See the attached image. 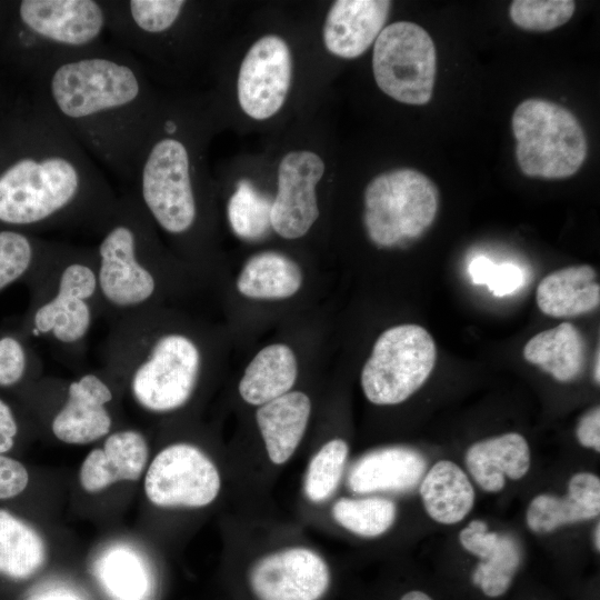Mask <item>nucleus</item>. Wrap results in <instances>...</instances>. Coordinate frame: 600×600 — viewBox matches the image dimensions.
<instances>
[{"instance_id": "f257e3e1", "label": "nucleus", "mask_w": 600, "mask_h": 600, "mask_svg": "<svg viewBox=\"0 0 600 600\" xmlns=\"http://www.w3.org/2000/svg\"><path fill=\"white\" fill-rule=\"evenodd\" d=\"M39 103L100 164L130 183L157 113L140 61L106 43L38 73Z\"/></svg>"}, {"instance_id": "f03ea898", "label": "nucleus", "mask_w": 600, "mask_h": 600, "mask_svg": "<svg viewBox=\"0 0 600 600\" xmlns=\"http://www.w3.org/2000/svg\"><path fill=\"white\" fill-rule=\"evenodd\" d=\"M29 150L0 171L4 228L99 227L118 198L87 151L38 102Z\"/></svg>"}, {"instance_id": "7ed1b4c3", "label": "nucleus", "mask_w": 600, "mask_h": 600, "mask_svg": "<svg viewBox=\"0 0 600 600\" xmlns=\"http://www.w3.org/2000/svg\"><path fill=\"white\" fill-rule=\"evenodd\" d=\"M131 193L142 211L166 233L182 236L198 218L193 163L188 144L178 137L173 117L157 111L134 160Z\"/></svg>"}, {"instance_id": "20e7f679", "label": "nucleus", "mask_w": 600, "mask_h": 600, "mask_svg": "<svg viewBox=\"0 0 600 600\" xmlns=\"http://www.w3.org/2000/svg\"><path fill=\"white\" fill-rule=\"evenodd\" d=\"M112 363L128 367L129 390L139 407L166 413L183 407L191 398L202 356L187 334L162 333L143 343L126 329L117 340Z\"/></svg>"}, {"instance_id": "39448f33", "label": "nucleus", "mask_w": 600, "mask_h": 600, "mask_svg": "<svg viewBox=\"0 0 600 600\" xmlns=\"http://www.w3.org/2000/svg\"><path fill=\"white\" fill-rule=\"evenodd\" d=\"M150 221L129 193L118 198L99 227L96 251L98 293L110 308L132 314L153 299L158 281L144 260Z\"/></svg>"}, {"instance_id": "423d86ee", "label": "nucleus", "mask_w": 600, "mask_h": 600, "mask_svg": "<svg viewBox=\"0 0 600 600\" xmlns=\"http://www.w3.org/2000/svg\"><path fill=\"white\" fill-rule=\"evenodd\" d=\"M516 159L523 174L563 179L583 164L588 143L574 114L544 99L522 101L512 114Z\"/></svg>"}, {"instance_id": "0eeeda50", "label": "nucleus", "mask_w": 600, "mask_h": 600, "mask_svg": "<svg viewBox=\"0 0 600 600\" xmlns=\"http://www.w3.org/2000/svg\"><path fill=\"white\" fill-rule=\"evenodd\" d=\"M438 204L436 184L420 171L400 168L378 174L364 190L367 233L381 248L416 239L434 221Z\"/></svg>"}, {"instance_id": "6e6552de", "label": "nucleus", "mask_w": 600, "mask_h": 600, "mask_svg": "<svg viewBox=\"0 0 600 600\" xmlns=\"http://www.w3.org/2000/svg\"><path fill=\"white\" fill-rule=\"evenodd\" d=\"M18 18L38 73L63 58L103 44L106 0H22Z\"/></svg>"}, {"instance_id": "1a4fd4ad", "label": "nucleus", "mask_w": 600, "mask_h": 600, "mask_svg": "<svg viewBox=\"0 0 600 600\" xmlns=\"http://www.w3.org/2000/svg\"><path fill=\"white\" fill-rule=\"evenodd\" d=\"M437 348L418 324H399L376 340L361 371L367 399L380 406L398 404L411 397L433 370Z\"/></svg>"}, {"instance_id": "9d476101", "label": "nucleus", "mask_w": 600, "mask_h": 600, "mask_svg": "<svg viewBox=\"0 0 600 600\" xmlns=\"http://www.w3.org/2000/svg\"><path fill=\"white\" fill-rule=\"evenodd\" d=\"M372 70L378 87L407 104H426L433 92L437 53L432 38L419 24L397 21L374 41Z\"/></svg>"}, {"instance_id": "9b49d317", "label": "nucleus", "mask_w": 600, "mask_h": 600, "mask_svg": "<svg viewBox=\"0 0 600 600\" xmlns=\"http://www.w3.org/2000/svg\"><path fill=\"white\" fill-rule=\"evenodd\" d=\"M219 490L217 467L189 443H174L162 449L144 478L146 496L158 507H204L217 498Z\"/></svg>"}, {"instance_id": "f8f14e48", "label": "nucleus", "mask_w": 600, "mask_h": 600, "mask_svg": "<svg viewBox=\"0 0 600 600\" xmlns=\"http://www.w3.org/2000/svg\"><path fill=\"white\" fill-rule=\"evenodd\" d=\"M97 293L96 260L93 263L80 258L68 261L60 270L54 293L33 308L31 334L50 336L62 344L81 342L92 324L90 300Z\"/></svg>"}, {"instance_id": "ddd939ff", "label": "nucleus", "mask_w": 600, "mask_h": 600, "mask_svg": "<svg viewBox=\"0 0 600 600\" xmlns=\"http://www.w3.org/2000/svg\"><path fill=\"white\" fill-rule=\"evenodd\" d=\"M292 78L291 53L286 41L268 34L247 52L238 76V100L256 120L276 114L283 106Z\"/></svg>"}, {"instance_id": "4468645a", "label": "nucleus", "mask_w": 600, "mask_h": 600, "mask_svg": "<svg viewBox=\"0 0 600 600\" xmlns=\"http://www.w3.org/2000/svg\"><path fill=\"white\" fill-rule=\"evenodd\" d=\"M324 163L311 151L287 153L278 169V191L272 200L271 226L284 239L304 236L319 217L316 186Z\"/></svg>"}, {"instance_id": "2eb2a0df", "label": "nucleus", "mask_w": 600, "mask_h": 600, "mask_svg": "<svg viewBox=\"0 0 600 600\" xmlns=\"http://www.w3.org/2000/svg\"><path fill=\"white\" fill-rule=\"evenodd\" d=\"M329 581L326 562L306 548L271 553L250 572V586L259 600H319Z\"/></svg>"}, {"instance_id": "dca6fc26", "label": "nucleus", "mask_w": 600, "mask_h": 600, "mask_svg": "<svg viewBox=\"0 0 600 600\" xmlns=\"http://www.w3.org/2000/svg\"><path fill=\"white\" fill-rule=\"evenodd\" d=\"M113 394L96 373H86L70 382L67 399L51 422L53 436L69 444H88L109 434L112 418L107 404Z\"/></svg>"}, {"instance_id": "f3484780", "label": "nucleus", "mask_w": 600, "mask_h": 600, "mask_svg": "<svg viewBox=\"0 0 600 600\" xmlns=\"http://www.w3.org/2000/svg\"><path fill=\"white\" fill-rule=\"evenodd\" d=\"M387 0H338L331 6L323 26V42L334 56L353 59L378 38L388 19Z\"/></svg>"}, {"instance_id": "a211bd4d", "label": "nucleus", "mask_w": 600, "mask_h": 600, "mask_svg": "<svg viewBox=\"0 0 600 600\" xmlns=\"http://www.w3.org/2000/svg\"><path fill=\"white\" fill-rule=\"evenodd\" d=\"M148 454L141 432L129 429L113 432L102 448L92 449L84 458L80 484L84 491L96 493L119 481H136L144 470Z\"/></svg>"}, {"instance_id": "6ab92c4d", "label": "nucleus", "mask_w": 600, "mask_h": 600, "mask_svg": "<svg viewBox=\"0 0 600 600\" xmlns=\"http://www.w3.org/2000/svg\"><path fill=\"white\" fill-rule=\"evenodd\" d=\"M461 546L480 558L472 581L489 597H499L509 588L520 564L521 552L516 540L488 530L486 522L472 520L459 534Z\"/></svg>"}, {"instance_id": "aec40b11", "label": "nucleus", "mask_w": 600, "mask_h": 600, "mask_svg": "<svg viewBox=\"0 0 600 600\" xmlns=\"http://www.w3.org/2000/svg\"><path fill=\"white\" fill-rule=\"evenodd\" d=\"M426 471L423 456L407 447H389L364 454L351 468L348 486L356 493L408 491Z\"/></svg>"}, {"instance_id": "412c9836", "label": "nucleus", "mask_w": 600, "mask_h": 600, "mask_svg": "<svg viewBox=\"0 0 600 600\" xmlns=\"http://www.w3.org/2000/svg\"><path fill=\"white\" fill-rule=\"evenodd\" d=\"M600 512V480L590 472H579L571 477L564 498L539 494L527 509L526 520L536 533H549L557 528L579 521L590 520Z\"/></svg>"}, {"instance_id": "4be33fe9", "label": "nucleus", "mask_w": 600, "mask_h": 600, "mask_svg": "<svg viewBox=\"0 0 600 600\" xmlns=\"http://www.w3.org/2000/svg\"><path fill=\"white\" fill-rule=\"evenodd\" d=\"M531 463L527 440L517 432L484 439L473 443L466 453V464L476 482L488 492H498L506 477L519 480Z\"/></svg>"}, {"instance_id": "5701e85b", "label": "nucleus", "mask_w": 600, "mask_h": 600, "mask_svg": "<svg viewBox=\"0 0 600 600\" xmlns=\"http://www.w3.org/2000/svg\"><path fill=\"white\" fill-rule=\"evenodd\" d=\"M310 412V399L300 391H289L257 410L256 420L273 463L282 464L293 454L307 429Z\"/></svg>"}, {"instance_id": "b1692460", "label": "nucleus", "mask_w": 600, "mask_h": 600, "mask_svg": "<svg viewBox=\"0 0 600 600\" xmlns=\"http://www.w3.org/2000/svg\"><path fill=\"white\" fill-rule=\"evenodd\" d=\"M536 300L540 311L553 318H571L591 312L600 303L597 272L588 264L553 271L538 284Z\"/></svg>"}, {"instance_id": "393cba45", "label": "nucleus", "mask_w": 600, "mask_h": 600, "mask_svg": "<svg viewBox=\"0 0 600 600\" xmlns=\"http://www.w3.org/2000/svg\"><path fill=\"white\" fill-rule=\"evenodd\" d=\"M427 514L441 524L463 520L474 502V490L466 472L450 460L434 463L420 484Z\"/></svg>"}, {"instance_id": "a878e982", "label": "nucleus", "mask_w": 600, "mask_h": 600, "mask_svg": "<svg viewBox=\"0 0 600 600\" xmlns=\"http://www.w3.org/2000/svg\"><path fill=\"white\" fill-rule=\"evenodd\" d=\"M93 574L103 590L117 600H144L152 589L147 559L134 547L117 542L106 547L93 561Z\"/></svg>"}, {"instance_id": "bb28decb", "label": "nucleus", "mask_w": 600, "mask_h": 600, "mask_svg": "<svg viewBox=\"0 0 600 600\" xmlns=\"http://www.w3.org/2000/svg\"><path fill=\"white\" fill-rule=\"evenodd\" d=\"M298 374L293 351L283 343L261 349L250 361L239 383L241 398L262 406L290 391Z\"/></svg>"}, {"instance_id": "cd10ccee", "label": "nucleus", "mask_w": 600, "mask_h": 600, "mask_svg": "<svg viewBox=\"0 0 600 600\" xmlns=\"http://www.w3.org/2000/svg\"><path fill=\"white\" fill-rule=\"evenodd\" d=\"M586 342L569 322L541 331L523 348V358L560 382L574 380L586 361Z\"/></svg>"}, {"instance_id": "c85d7f7f", "label": "nucleus", "mask_w": 600, "mask_h": 600, "mask_svg": "<svg viewBox=\"0 0 600 600\" xmlns=\"http://www.w3.org/2000/svg\"><path fill=\"white\" fill-rule=\"evenodd\" d=\"M302 284L299 266L289 257L266 251L252 256L238 280L239 292L253 299H284L298 292Z\"/></svg>"}, {"instance_id": "c756f323", "label": "nucleus", "mask_w": 600, "mask_h": 600, "mask_svg": "<svg viewBox=\"0 0 600 600\" xmlns=\"http://www.w3.org/2000/svg\"><path fill=\"white\" fill-rule=\"evenodd\" d=\"M47 559L42 537L29 523L7 510H0V573L12 579H28Z\"/></svg>"}, {"instance_id": "7c9ffc66", "label": "nucleus", "mask_w": 600, "mask_h": 600, "mask_svg": "<svg viewBox=\"0 0 600 600\" xmlns=\"http://www.w3.org/2000/svg\"><path fill=\"white\" fill-rule=\"evenodd\" d=\"M54 250L20 230L0 229V292L31 276Z\"/></svg>"}, {"instance_id": "2f4dec72", "label": "nucleus", "mask_w": 600, "mask_h": 600, "mask_svg": "<svg viewBox=\"0 0 600 600\" xmlns=\"http://www.w3.org/2000/svg\"><path fill=\"white\" fill-rule=\"evenodd\" d=\"M272 200L248 180H240L228 201V220L234 233L246 240L263 238L272 229Z\"/></svg>"}, {"instance_id": "473e14b6", "label": "nucleus", "mask_w": 600, "mask_h": 600, "mask_svg": "<svg viewBox=\"0 0 600 600\" xmlns=\"http://www.w3.org/2000/svg\"><path fill=\"white\" fill-rule=\"evenodd\" d=\"M396 513L394 503L382 498H342L332 508V516L341 527L368 538L384 533L393 524Z\"/></svg>"}, {"instance_id": "72a5a7b5", "label": "nucleus", "mask_w": 600, "mask_h": 600, "mask_svg": "<svg viewBox=\"0 0 600 600\" xmlns=\"http://www.w3.org/2000/svg\"><path fill=\"white\" fill-rule=\"evenodd\" d=\"M348 444L333 439L311 459L304 479V492L312 502H322L337 489L348 457Z\"/></svg>"}, {"instance_id": "f704fd0d", "label": "nucleus", "mask_w": 600, "mask_h": 600, "mask_svg": "<svg viewBox=\"0 0 600 600\" xmlns=\"http://www.w3.org/2000/svg\"><path fill=\"white\" fill-rule=\"evenodd\" d=\"M576 9L572 0H514L509 8L512 22L524 30L549 31L570 20Z\"/></svg>"}, {"instance_id": "c9c22d12", "label": "nucleus", "mask_w": 600, "mask_h": 600, "mask_svg": "<svg viewBox=\"0 0 600 600\" xmlns=\"http://www.w3.org/2000/svg\"><path fill=\"white\" fill-rule=\"evenodd\" d=\"M469 274L474 284H484L496 297H504L524 283L523 271L513 263L492 262L487 257H477L469 264Z\"/></svg>"}, {"instance_id": "e433bc0d", "label": "nucleus", "mask_w": 600, "mask_h": 600, "mask_svg": "<svg viewBox=\"0 0 600 600\" xmlns=\"http://www.w3.org/2000/svg\"><path fill=\"white\" fill-rule=\"evenodd\" d=\"M30 362L29 351L21 337L0 333V387L9 388L20 383Z\"/></svg>"}, {"instance_id": "4c0bfd02", "label": "nucleus", "mask_w": 600, "mask_h": 600, "mask_svg": "<svg viewBox=\"0 0 600 600\" xmlns=\"http://www.w3.org/2000/svg\"><path fill=\"white\" fill-rule=\"evenodd\" d=\"M29 474L18 460L0 453V499L20 494L28 486Z\"/></svg>"}, {"instance_id": "58836bf2", "label": "nucleus", "mask_w": 600, "mask_h": 600, "mask_svg": "<svg viewBox=\"0 0 600 600\" xmlns=\"http://www.w3.org/2000/svg\"><path fill=\"white\" fill-rule=\"evenodd\" d=\"M577 438L581 446L600 451V409L596 407L579 421Z\"/></svg>"}, {"instance_id": "ea45409f", "label": "nucleus", "mask_w": 600, "mask_h": 600, "mask_svg": "<svg viewBox=\"0 0 600 600\" xmlns=\"http://www.w3.org/2000/svg\"><path fill=\"white\" fill-rule=\"evenodd\" d=\"M18 423L11 407L0 398V453L8 452L14 444Z\"/></svg>"}, {"instance_id": "a19ab883", "label": "nucleus", "mask_w": 600, "mask_h": 600, "mask_svg": "<svg viewBox=\"0 0 600 600\" xmlns=\"http://www.w3.org/2000/svg\"><path fill=\"white\" fill-rule=\"evenodd\" d=\"M28 600H83L81 596L73 590L64 587L52 584L44 587L34 592Z\"/></svg>"}, {"instance_id": "79ce46f5", "label": "nucleus", "mask_w": 600, "mask_h": 600, "mask_svg": "<svg viewBox=\"0 0 600 600\" xmlns=\"http://www.w3.org/2000/svg\"><path fill=\"white\" fill-rule=\"evenodd\" d=\"M400 600H432L428 594L421 591H410L402 596Z\"/></svg>"}, {"instance_id": "37998d69", "label": "nucleus", "mask_w": 600, "mask_h": 600, "mask_svg": "<svg viewBox=\"0 0 600 600\" xmlns=\"http://www.w3.org/2000/svg\"><path fill=\"white\" fill-rule=\"evenodd\" d=\"M599 349L597 350V353H596V359H594V366H593V378H594V381L597 383H599L600 381V373H599Z\"/></svg>"}, {"instance_id": "c03bdc74", "label": "nucleus", "mask_w": 600, "mask_h": 600, "mask_svg": "<svg viewBox=\"0 0 600 600\" xmlns=\"http://www.w3.org/2000/svg\"><path fill=\"white\" fill-rule=\"evenodd\" d=\"M600 524L598 523L596 529H594V547L597 549V551H599L600 549Z\"/></svg>"}]
</instances>
